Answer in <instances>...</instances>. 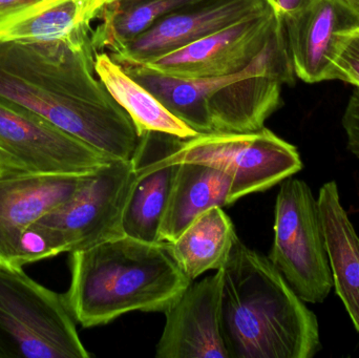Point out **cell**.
Listing matches in <instances>:
<instances>
[{"mask_svg":"<svg viewBox=\"0 0 359 358\" xmlns=\"http://www.w3.org/2000/svg\"><path fill=\"white\" fill-rule=\"evenodd\" d=\"M90 39L0 40V99L41 116L111 159L132 161L136 125L95 74Z\"/></svg>","mask_w":359,"mask_h":358,"instance_id":"obj_1","label":"cell"},{"mask_svg":"<svg viewBox=\"0 0 359 358\" xmlns=\"http://www.w3.org/2000/svg\"><path fill=\"white\" fill-rule=\"evenodd\" d=\"M221 331L229 358H311L318 319L268 256L236 240L222 268Z\"/></svg>","mask_w":359,"mask_h":358,"instance_id":"obj_2","label":"cell"},{"mask_svg":"<svg viewBox=\"0 0 359 358\" xmlns=\"http://www.w3.org/2000/svg\"><path fill=\"white\" fill-rule=\"evenodd\" d=\"M69 270L63 296L83 328L107 325L133 311L165 312L192 283L170 242L128 235L71 252Z\"/></svg>","mask_w":359,"mask_h":358,"instance_id":"obj_3","label":"cell"},{"mask_svg":"<svg viewBox=\"0 0 359 358\" xmlns=\"http://www.w3.org/2000/svg\"><path fill=\"white\" fill-rule=\"evenodd\" d=\"M134 179L132 161L126 160H111L90 172L69 201L29 227L23 237L21 266L123 237Z\"/></svg>","mask_w":359,"mask_h":358,"instance_id":"obj_4","label":"cell"},{"mask_svg":"<svg viewBox=\"0 0 359 358\" xmlns=\"http://www.w3.org/2000/svg\"><path fill=\"white\" fill-rule=\"evenodd\" d=\"M63 294L0 264V358H88Z\"/></svg>","mask_w":359,"mask_h":358,"instance_id":"obj_5","label":"cell"},{"mask_svg":"<svg viewBox=\"0 0 359 358\" xmlns=\"http://www.w3.org/2000/svg\"><path fill=\"white\" fill-rule=\"evenodd\" d=\"M166 163H203L231 178L230 205L262 193L303 168L297 147L268 128L252 132H209L181 139L164 157Z\"/></svg>","mask_w":359,"mask_h":358,"instance_id":"obj_6","label":"cell"},{"mask_svg":"<svg viewBox=\"0 0 359 358\" xmlns=\"http://www.w3.org/2000/svg\"><path fill=\"white\" fill-rule=\"evenodd\" d=\"M268 258L304 302L318 304L333 287L320 207L307 183L287 178L276 197Z\"/></svg>","mask_w":359,"mask_h":358,"instance_id":"obj_7","label":"cell"},{"mask_svg":"<svg viewBox=\"0 0 359 358\" xmlns=\"http://www.w3.org/2000/svg\"><path fill=\"white\" fill-rule=\"evenodd\" d=\"M111 160L41 116L0 99V161L27 172L79 174Z\"/></svg>","mask_w":359,"mask_h":358,"instance_id":"obj_8","label":"cell"},{"mask_svg":"<svg viewBox=\"0 0 359 358\" xmlns=\"http://www.w3.org/2000/svg\"><path fill=\"white\" fill-rule=\"evenodd\" d=\"M272 8L211 34L144 65L177 78H217L248 67L267 46L280 23Z\"/></svg>","mask_w":359,"mask_h":358,"instance_id":"obj_9","label":"cell"},{"mask_svg":"<svg viewBox=\"0 0 359 358\" xmlns=\"http://www.w3.org/2000/svg\"><path fill=\"white\" fill-rule=\"evenodd\" d=\"M90 174H41L0 161V264L22 267L23 237L29 227L69 201Z\"/></svg>","mask_w":359,"mask_h":358,"instance_id":"obj_10","label":"cell"},{"mask_svg":"<svg viewBox=\"0 0 359 358\" xmlns=\"http://www.w3.org/2000/svg\"><path fill=\"white\" fill-rule=\"evenodd\" d=\"M272 8L267 0H201L163 17L109 55L120 64H145Z\"/></svg>","mask_w":359,"mask_h":358,"instance_id":"obj_11","label":"cell"},{"mask_svg":"<svg viewBox=\"0 0 359 358\" xmlns=\"http://www.w3.org/2000/svg\"><path fill=\"white\" fill-rule=\"evenodd\" d=\"M222 269L192 282L165 311L157 358H229L221 331Z\"/></svg>","mask_w":359,"mask_h":358,"instance_id":"obj_12","label":"cell"},{"mask_svg":"<svg viewBox=\"0 0 359 358\" xmlns=\"http://www.w3.org/2000/svg\"><path fill=\"white\" fill-rule=\"evenodd\" d=\"M280 18L295 76L307 83L333 80L339 42L359 27L358 17L339 0H316Z\"/></svg>","mask_w":359,"mask_h":358,"instance_id":"obj_13","label":"cell"},{"mask_svg":"<svg viewBox=\"0 0 359 358\" xmlns=\"http://www.w3.org/2000/svg\"><path fill=\"white\" fill-rule=\"evenodd\" d=\"M181 139L163 132L143 135L133 158L135 179L123 216L124 235L143 242H162L160 229L179 164L164 157L175 151Z\"/></svg>","mask_w":359,"mask_h":358,"instance_id":"obj_14","label":"cell"},{"mask_svg":"<svg viewBox=\"0 0 359 358\" xmlns=\"http://www.w3.org/2000/svg\"><path fill=\"white\" fill-rule=\"evenodd\" d=\"M104 0H43L0 20L2 41H82L92 38V22Z\"/></svg>","mask_w":359,"mask_h":358,"instance_id":"obj_15","label":"cell"},{"mask_svg":"<svg viewBox=\"0 0 359 358\" xmlns=\"http://www.w3.org/2000/svg\"><path fill=\"white\" fill-rule=\"evenodd\" d=\"M318 203L333 285L359 333V237L341 205L337 182L323 185Z\"/></svg>","mask_w":359,"mask_h":358,"instance_id":"obj_16","label":"cell"},{"mask_svg":"<svg viewBox=\"0 0 359 358\" xmlns=\"http://www.w3.org/2000/svg\"><path fill=\"white\" fill-rule=\"evenodd\" d=\"M230 188L231 178L219 168L192 162L179 163L160 240L172 243L203 212L230 205Z\"/></svg>","mask_w":359,"mask_h":358,"instance_id":"obj_17","label":"cell"},{"mask_svg":"<svg viewBox=\"0 0 359 358\" xmlns=\"http://www.w3.org/2000/svg\"><path fill=\"white\" fill-rule=\"evenodd\" d=\"M95 71L111 97L132 118L141 137L149 132H163L180 139L198 135L172 115L109 53L96 52Z\"/></svg>","mask_w":359,"mask_h":358,"instance_id":"obj_18","label":"cell"},{"mask_svg":"<svg viewBox=\"0 0 359 358\" xmlns=\"http://www.w3.org/2000/svg\"><path fill=\"white\" fill-rule=\"evenodd\" d=\"M238 239L231 219L217 206L198 216L170 245L180 268L194 282L223 268Z\"/></svg>","mask_w":359,"mask_h":358,"instance_id":"obj_19","label":"cell"},{"mask_svg":"<svg viewBox=\"0 0 359 358\" xmlns=\"http://www.w3.org/2000/svg\"><path fill=\"white\" fill-rule=\"evenodd\" d=\"M201 0H114L104 4L93 29L96 52H115L151 29L156 22Z\"/></svg>","mask_w":359,"mask_h":358,"instance_id":"obj_20","label":"cell"},{"mask_svg":"<svg viewBox=\"0 0 359 358\" xmlns=\"http://www.w3.org/2000/svg\"><path fill=\"white\" fill-rule=\"evenodd\" d=\"M334 79L359 88V27L341 37L334 63Z\"/></svg>","mask_w":359,"mask_h":358,"instance_id":"obj_21","label":"cell"},{"mask_svg":"<svg viewBox=\"0 0 359 358\" xmlns=\"http://www.w3.org/2000/svg\"><path fill=\"white\" fill-rule=\"evenodd\" d=\"M343 126L347 135L348 149L359 159V88H356L348 101Z\"/></svg>","mask_w":359,"mask_h":358,"instance_id":"obj_22","label":"cell"},{"mask_svg":"<svg viewBox=\"0 0 359 358\" xmlns=\"http://www.w3.org/2000/svg\"><path fill=\"white\" fill-rule=\"evenodd\" d=\"M280 16L297 14L313 4L316 0H267Z\"/></svg>","mask_w":359,"mask_h":358,"instance_id":"obj_23","label":"cell"},{"mask_svg":"<svg viewBox=\"0 0 359 358\" xmlns=\"http://www.w3.org/2000/svg\"><path fill=\"white\" fill-rule=\"evenodd\" d=\"M43 0H0V20L18 14Z\"/></svg>","mask_w":359,"mask_h":358,"instance_id":"obj_24","label":"cell"},{"mask_svg":"<svg viewBox=\"0 0 359 358\" xmlns=\"http://www.w3.org/2000/svg\"><path fill=\"white\" fill-rule=\"evenodd\" d=\"M359 19V0H339Z\"/></svg>","mask_w":359,"mask_h":358,"instance_id":"obj_25","label":"cell"},{"mask_svg":"<svg viewBox=\"0 0 359 358\" xmlns=\"http://www.w3.org/2000/svg\"><path fill=\"white\" fill-rule=\"evenodd\" d=\"M104 1H105V4H107V2L109 1V0H104Z\"/></svg>","mask_w":359,"mask_h":358,"instance_id":"obj_26","label":"cell"}]
</instances>
